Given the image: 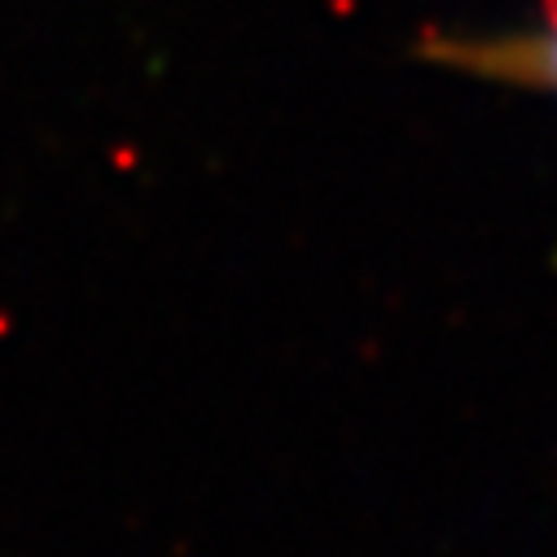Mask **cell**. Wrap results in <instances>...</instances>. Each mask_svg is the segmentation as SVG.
<instances>
[{
	"label": "cell",
	"mask_w": 557,
	"mask_h": 557,
	"mask_svg": "<svg viewBox=\"0 0 557 557\" xmlns=\"http://www.w3.org/2000/svg\"><path fill=\"white\" fill-rule=\"evenodd\" d=\"M431 58L492 84H513L557 97V18L496 36H444L431 49Z\"/></svg>",
	"instance_id": "1"
}]
</instances>
